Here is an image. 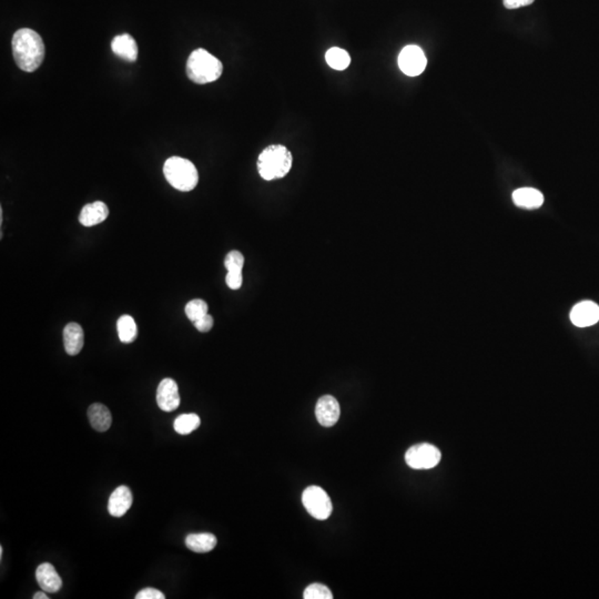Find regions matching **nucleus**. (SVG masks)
<instances>
[{"mask_svg": "<svg viewBox=\"0 0 599 599\" xmlns=\"http://www.w3.org/2000/svg\"><path fill=\"white\" fill-rule=\"evenodd\" d=\"M14 59L21 70H37L45 59L43 38L32 29L23 28L14 32L12 40Z\"/></svg>", "mask_w": 599, "mask_h": 599, "instance_id": "f257e3e1", "label": "nucleus"}, {"mask_svg": "<svg viewBox=\"0 0 599 599\" xmlns=\"http://www.w3.org/2000/svg\"><path fill=\"white\" fill-rule=\"evenodd\" d=\"M293 164L292 153L282 144H272L263 150L257 159V171L266 181L282 179L290 173Z\"/></svg>", "mask_w": 599, "mask_h": 599, "instance_id": "f03ea898", "label": "nucleus"}, {"mask_svg": "<svg viewBox=\"0 0 599 599\" xmlns=\"http://www.w3.org/2000/svg\"><path fill=\"white\" fill-rule=\"evenodd\" d=\"M222 71V63L206 49H195L188 58V78L198 85H206L218 80Z\"/></svg>", "mask_w": 599, "mask_h": 599, "instance_id": "7ed1b4c3", "label": "nucleus"}, {"mask_svg": "<svg viewBox=\"0 0 599 599\" xmlns=\"http://www.w3.org/2000/svg\"><path fill=\"white\" fill-rule=\"evenodd\" d=\"M164 177L171 187L189 193L199 182L198 170L193 162L181 157H171L164 164Z\"/></svg>", "mask_w": 599, "mask_h": 599, "instance_id": "20e7f679", "label": "nucleus"}, {"mask_svg": "<svg viewBox=\"0 0 599 599\" xmlns=\"http://www.w3.org/2000/svg\"><path fill=\"white\" fill-rule=\"evenodd\" d=\"M302 503L308 514L319 520H328L333 511L328 493L319 487H310L304 489Z\"/></svg>", "mask_w": 599, "mask_h": 599, "instance_id": "39448f33", "label": "nucleus"}, {"mask_svg": "<svg viewBox=\"0 0 599 599\" xmlns=\"http://www.w3.org/2000/svg\"><path fill=\"white\" fill-rule=\"evenodd\" d=\"M442 454L432 444H416L405 453V462L413 469H431L441 462Z\"/></svg>", "mask_w": 599, "mask_h": 599, "instance_id": "423d86ee", "label": "nucleus"}, {"mask_svg": "<svg viewBox=\"0 0 599 599\" xmlns=\"http://www.w3.org/2000/svg\"><path fill=\"white\" fill-rule=\"evenodd\" d=\"M427 60L424 51L418 46H406L399 56V67L406 76L421 75L426 68Z\"/></svg>", "mask_w": 599, "mask_h": 599, "instance_id": "0eeeda50", "label": "nucleus"}, {"mask_svg": "<svg viewBox=\"0 0 599 599\" xmlns=\"http://www.w3.org/2000/svg\"><path fill=\"white\" fill-rule=\"evenodd\" d=\"M341 409L339 402L331 395L320 397L315 406V416L320 424L324 427H331L339 421Z\"/></svg>", "mask_w": 599, "mask_h": 599, "instance_id": "6e6552de", "label": "nucleus"}, {"mask_svg": "<svg viewBox=\"0 0 599 599\" xmlns=\"http://www.w3.org/2000/svg\"><path fill=\"white\" fill-rule=\"evenodd\" d=\"M157 403L160 410L173 412L180 405L178 384L175 380L164 379L160 382L157 391Z\"/></svg>", "mask_w": 599, "mask_h": 599, "instance_id": "1a4fd4ad", "label": "nucleus"}, {"mask_svg": "<svg viewBox=\"0 0 599 599\" xmlns=\"http://www.w3.org/2000/svg\"><path fill=\"white\" fill-rule=\"evenodd\" d=\"M571 321L578 328H587L599 321V306L593 301H582L573 308Z\"/></svg>", "mask_w": 599, "mask_h": 599, "instance_id": "9d476101", "label": "nucleus"}, {"mask_svg": "<svg viewBox=\"0 0 599 599\" xmlns=\"http://www.w3.org/2000/svg\"><path fill=\"white\" fill-rule=\"evenodd\" d=\"M132 505V494L129 487H119L113 491L108 502V512L113 518H122Z\"/></svg>", "mask_w": 599, "mask_h": 599, "instance_id": "9b49d317", "label": "nucleus"}, {"mask_svg": "<svg viewBox=\"0 0 599 599\" xmlns=\"http://www.w3.org/2000/svg\"><path fill=\"white\" fill-rule=\"evenodd\" d=\"M36 578L40 587L47 593H57L63 586V580L57 573L56 568L51 565L50 562H43L38 566Z\"/></svg>", "mask_w": 599, "mask_h": 599, "instance_id": "f8f14e48", "label": "nucleus"}, {"mask_svg": "<svg viewBox=\"0 0 599 599\" xmlns=\"http://www.w3.org/2000/svg\"><path fill=\"white\" fill-rule=\"evenodd\" d=\"M85 343V333L78 323H69L63 328V346L69 355L80 353Z\"/></svg>", "mask_w": 599, "mask_h": 599, "instance_id": "ddd939ff", "label": "nucleus"}, {"mask_svg": "<svg viewBox=\"0 0 599 599\" xmlns=\"http://www.w3.org/2000/svg\"><path fill=\"white\" fill-rule=\"evenodd\" d=\"M109 215L107 204L101 201L86 204L79 215V222L84 226H94L102 224Z\"/></svg>", "mask_w": 599, "mask_h": 599, "instance_id": "4468645a", "label": "nucleus"}, {"mask_svg": "<svg viewBox=\"0 0 599 599\" xmlns=\"http://www.w3.org/2000/svg\"><path fill=\"white\" fill-rule=\"evenodd\" d=\"M111 49H112L113 54L120 57L122 59L130 61V63L136 61L137 58H138V45L131 35H119L117 37L113 38Z\"/></svg>", "mask_w": 599, "mask_h": 599, "instance_id": "2eb2a0df", "label": "nucleus"}, {"mask_svg": "<svg viewBox=\"0 0 599 599\" xmlns=\"http://www.w3.org/2000/svg\"><path fill=\"white\" fill-rule=\"evenodd\" d=\"M88 418L94 430L98 432H106L109 430L112 423V416L110 411L106 405L95 403L88 409Z\"/></svg>", "mask_w": 599, "mask_h": 599, "instance_id": "dca6fc26", "label": "nucleus"}, {"mask_svg": "<svg viewBox=\"0 0 599 599\" xmlns=\"http://www.w3.org/2000/svg\"><path fill=\"white\" fill-rule=\"evenodd\" d=\"M513 201L524 209H538L543 206L544 195L534 188H520L513 193Z\"/></svg>", "mask_w": 599, "mask_h": 599, "instance_id": "f3484780", "label": "nucleus"}, {"mask_svg": "<svg viewBox=\"0 0 599 599\" xmlns=\"http://www.w3.org/2000/svg\"><path fill=\"white\" fill-rule=\"evenodd\" d=\"M218 540L217 537L210 533H200V534H190L186 538V545L190 551L195 553H208L213 551L217 546Z\"/></svg>", "mask_w": 599, "mask_h": 599, "instance_id": "a211bd4d", "label": "nucleus"}, {"mask_svg": "<svg viewBox=\"0 0 599 599\" xmlns=\"http://www.w3.org/2000/svg\"><path fill=\"white\" fill-rule=\"evenodd\" d=\"M117 331L119 339L122 343L129 344L132 343L138 337V326L132 317L130 315H122L117 321Z\"/></svg>", "mask_w": 599, "mask_h": 599, "instance_id": "6ab92c4d", "label": "nucleus"}, {"mask_svg": "<svg viewBox=\"0 0 599 599\" xmlns=\"http://www.w3.org/2000/svg\"><path fill=\"white\" fill-rule=\"evenodd\" d=\"M325 60L332 69L345 70L351 63V57L348 51L339 47L328 49L325 54Z\"/></svg>", "mask_w": 599, "mask_h": 599, "instance_id": "aec40b11", "label": "nucleus"}, {"mask_svg": "<svg viewBox=\"0 0 599 599\" xmlns=\"http://www.w3.org/2000/svg\"><path fill=\"white\" fill-rule=\"evenodd\" d=\"M200 424V418L195 413H190V414H182V415H179L178 418H175L173 427H175V432L180 435H188L190 433L197 430Z\"/></svg>", "mask_w": 599, "mask_h": 599, "instance_id": "412c9836", "label": "nucleus"}, {"mask_svg": "<svg viewBox=\"0 0 599 599\" xmlns=\"http://www.w3.org/2000/svg\"><path fill=\"white\" fill-rule=\"evenodd\" d=\"M208 310H209V306L206 304V301L201 299L190 301L187 306H186V308H184L188 319L193 323L200 320L201 317H204V315H206Z\"/></svg>", "mask_w": 599, "mask_h": 599, "instance_id": "4be33fe9", "label": "nucleus"}, {"mask_svg": "<svg viewBox=\"0 0 599 599\" xmlns=\"http://www.w3.org/2000/svg\"><path fill=\"white\" fill-rule=\"evenodd\" d=\"M304 599H332L331 591L328 587L322 584H312L308 586L303 593Z\"/></svg>", "mask_w": 599, "mask_h": 599, "instance_id": "5701e85b", "label": "nucleus"}, {"mask_svg": "<svg viewBox=\"0 0 599 599\" xmlns=\"http://www.w3.org/2000/svg\"><path fill=\"white\" fill-rule=\"evenodd\" d=\"M224 266L228 272H242L244 266V257L240 251L233 250L226 255Z\"/></svg>", "mask_w": 599, "mask_h": 599, "instance_id": "b1692460", "label": "nucleus"}, {"mask_svg": "<svg viewBox=\"0 0 599 599\" xmlns=\"http://www.w3.org/2000/svg\"><path fill=\"white\" fill-rule=\"evenodd\" d=\"M226 286L231 290H239L244 282L242 272H228L226 277Z\"/></svg>", "mask_w": 599, "mask_h": 599, "instance_id": "393cba45", "label": "nucleus"}, {"mask_svg": "<svg viewBox=\"0 0 599 599\" xmlns=\"http://www.w3.org/2000/svg\"><path fill=\"white\" fill-rule=\"evenodd\" d=\"M137 599H164L166 596H164V593L158 591L156 588H144L142 591H139L137 593L136 596Z\"/></svg>", "mask_w": 599, "mask_h": 599, "instance_id": "a878e982", "label": "nucleus"}, {"mask_svg": "<svg viewBox=\"0 0 599 599\" xmlns=\"http://www.w3.org/2000/svg\"><path fill=\"white\" fill-rule=\"evenodd\" d=\"M195 326L199 332H202V333L211 331L213 326V317L208 313L198 321H195Z\"/></svg>", "mask_w": 599, "mask_h": 599, "instance_id": "bb28decb", "label": "nucleus"}, {"mask_svg": "<svg viewBox=\"0 0 599 599\" xmlns=\"http://www.w3.org/2000/svg\"><path fill=\"white\" fill-rule=\"evenodd\" d=\"M535 0H503L504 6L507 9H518L520 7L529 6Z\"/></svg>", "mask_w": 599, "mask_h": 599, "instance_id": "cd10ccee", "label": "nucleus"}, {"mask_svg": "<svg viewBox=\"0 0 599 599\" xmlns=\"http://www.w3.org/2000/svg\"><path fill=\"white\" fill-rule=\"evenodd\" d=\"M48 595H46L43 591H38V593H35L34 599H48Z\"/></svg>", "mask_w": 599, "mask_h": 599, "instance_id": "c85d7f7f", "label": "nucleus"}, {"mask_svg": "<svg viewBox=\"0 0 599 599\" xmlns=\"http://www.w3.org/2000/svg\"><path fill=\"white\" fill-rule=\"evenodd\" d=\"M3 547H0V556L3 557Z\"/></svg>", "mask_w": 599, "mask_h": 599, "instance_id": "c756f323", "label": "nucleus"}]
</instances>
